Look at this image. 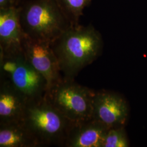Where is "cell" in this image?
Returning <instances> with one entry per match:
<instances>
[{"label": "cell", "mask_w": 147, "mask_h": 147, "mask_svg": "<svg viewBox=\"0 0 147 147\" xmlns=\"http://www.w3.org/2000/svg\"><path fill=\"white\" fill-rule=\"evenodd\" d=\"M0 147H40L22 121L0 124Z\"/></svg>", "instance_id": "8fae6325"}, {"label": "cell", "mask_w": 147, "mask_h": 147, "mask_svg": "<svg viewBox=\"0 0 147 147\" xmlns=\"http://www.w3.org/2000/svg\"><path fill=\"white\" fill-rule=\"evenodd\" d=\"M109 129L93 118L73 121L64 147H103Z\"/></svg>", "instance_id": "9c48e42d"}, {"label": "cell", "mask_w": 147, "mask_h": 147, "mask_svg": "<svg viewBox=\"0 0 147 147\" xmlns=\"http://www.w3.org/2000/svg\"><path fill=\"white\" fill-rule=\"evenodd\" d=\"M129 107L125 99L112 91L101 90L95 93L92 118L108 129L125 126Z\"/></svg>", "instance_id": "8992f818"}, {"label": "cell", "mask_w": 147, "mask_h": 147, "mask_svg": "<svg viewBox=\"0 0 147 147\" xmlns=\"http://www.w3.org/2000/svg\"><path fill=\"white\" fill-rule=\"evenodd\" d=\"M22 50L29 63L46 79L49 89L63 80L58 60L51 42L25 36Z\"/></svg>", "instance_id": "5b68a950"}, {"label": "cell", "mask_w": 147, "mask_h": 147, "mask_svg": "<svg viewBox=\"0 0 147 147\" xmlns=\"http://www.w3.org/2000/svg\"><path fill=\"white\" fill-rule=\"evenodd\" d=\"M95 93L74 79L63 78L49 89L45 97L70 121H77L92 118Z\"/></svg>", "instance_id": "277c9868"}, {"label": "cell", "mask_w": 147, "mask_h": 147, "mask_svg": "<svg viewBox=\"0 0 147 147\" xmlns=\"http://www.w3.org/2000/svg\"><path fill=\"white\" fill-rule=\"evenodd\" d=\"M57 1L73 26L79 24V19L83 14V11L92 1V0Z\"/></svg>", "instance_id": "7c38bea8"}, {"label": "cell", "mask_w": 147, "mask_h": 147, "mask_svg": "<svg viewBox=\"0 0 147 147\" xmlns=\"http://www.w3.org/2000/svg\"><path fill=\"white\" fill-rule=\"evenodd\" d=\"M125 126L109 129L105 137L103 147H130Z\"/></svg>", "instance_id": "5bb4252c"}, {"label": "cell", "mask_w": 147, "mask_h": 147, "mask_svg": "<svg viewBox=\"0 0 147 147\" xmlns=\"http://www.w3.org/2000/svg\"><path fill=\"white\" fill-rule=\"evenodd\" d=\"M51 44L65 79H74L101 55L103 40L91 25L70 27Z\"/></svg>", "instance_id": "6da1fadb"}, {"label": "cell", "mask_w": 147, "mask_h": 147, "mask_svg": "<svg viewBox=\"0 0 147 147\" xmlns=\"http://www.w3.org/2000/svg\"><path fill=\"white\" fill-rule=\"evenodd\" d=\"M0 81V124L22 121L27 101L9 80Z\"/></svg>", "instance_id": "30bf717a"}, {"label": "cell", "mask_w": 147, "mask_h": 147, "mask_svg": "<svg viewBox=\"0 0 147 147\" xmlns=\"http://www.w3.org/2000/svg\"><path fill=\"white\" fill-rule=\"evenodd\" d=\"M22 121L40 147H64L73 122L45 96L27 104Z\"/></svg>", "instance_id": "3957f363"}, {"label": "cell", "mask_w": 147, "mask_h": 147, "mask_svg": "<svg viewBox=\"0 0 147 147\" xmlns=\"http://www.w3.org/2000/svg\"><path fill=\"white\" fill-rule=\"evenodd\" d=\"M25 36L20 20V5L0 9V53L22 51Z\"/></svg>", "instance_id": "ba28073f"}, {"label": "cell", "mask_w": 147, "mask_h": 147, "mask_svg": "<svg viewBox=\"0 0 147 147\" xmlns=\"http://www.w3.org/2000/svg\"><path fill=\"white\" fill-rule=\"evenodd\" d=\"M23 50L20 53L12 54L0 53V77L1 80H8L18 68Z\"/></svg>", "instance_id": "4fadbf2b"}, {"label": "cell", "mask_w": 147, "mask_h": 147, "mask_svg": "<svg viewBox=\"0 0 147 147\" xmlns=\"http://www.w3.org/2000/svg\"><path fill=\"white\" fill-rule=\"evenodd\" d=\"M21 0H0V9L19 7Z\"/></svg>", "instance_id": "9a60e30c"}, {"label": "cell", "mask_w": 147, "mask_h": 147, "mask_svg": "<svg viewBox=\"0 0 147 147\" xmlns=\"http://www.w3.org/2000/svg\"><path fill=\"white\" fill-rule=\"evenodd\" d=\"M20 20L25 36L51 43L73 26L57 0L21 1Z\"/></svg>", "instance_id": "7a4b0ae2"}, {"label": "cell", "mask_w": 147, "mask_h": 147, "mask_svg": "<svg viewBox=\"0 0 147 147\" xmlns=\"http://www.w3.org/2000/svg\"><path fill=\"white\" fill-rule=\"evenodd\" d=\"M8 80L28 103L43 99L49 89L46 79L29 63L24 54L16 71Z\"/></svg>", "instance_id": "52a82bcc"}]
</instances>
